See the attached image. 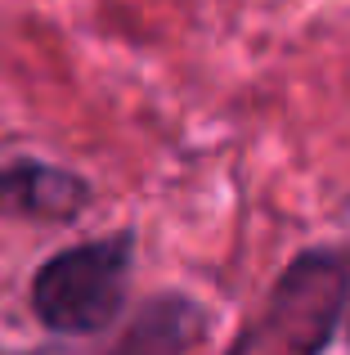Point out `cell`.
<instances>
[{"label": "cell", "instance_id": "cell-1", "mask_svg": "<svg viewBox=\"0 0 350 355\" xmlns=\"http://www.w3.org/2000/svg\"><path fill=\"white\" fill-rule=\"evenodd\" d=\"M350 306V252L310 248L270 284L225 355H324Z\"/></svg>", "mask_w": 350, "mask_h": 355}, {"label": "cell", "instance_id": "cell-2", "mask_svg": "<svg viewBox=\"0 0 350 355\" xmlns=\"http://www.w3.org/2000/svg\"><path fill=\"white\" fill-rule=\"evenodd\" d=\"M131 270H135V234L131 230H117L108 239L63 248L32 279L36 320L54 333H68V338L104 333L126 306Z\"/></svg>", "mask_w": 350, "mask_h": 355}, {"label": "cell", "instance_id": "cell-3", "mask_svg": "<svg viewBox=\"0 0 350 355\" xmlns=\"http://www.w3.org/2000/svg\"><path fill=\"white\" fill-rule=\"evenodd\" d=\"M86 207H90V184L63 166L23 157V162L0 171V216L63 225V220L81 216Z\"/></svg>", "mask_w": 350, "mask_h": 355}, {"label": "cell", "instance_id": "cell-4", "mask_svg": "<svg viewBox=\"0 0 350 355\" xmlns=\"http://www.w3.org/2000/svg\"><path fill=\"white\" fill-rule=\"evenodd\" d=\"M202 324H207V315L198 302L180 293L153 297L131 320V329L122 333L113 355H189V347L202 338Z\"/></svg>", "mask_w": 350, "mask_h": 355}, {"label": "cell", "instance_id": "cell-5", "mask_svg": "<svg viewBox=\"0 0 350 355\" xmlns=\"http://www.w3.org/2000/svg\"><path fill=\"white\" fill-rule=\"evenodd\" d=\"M346 333H350V329H346Z\"/></svg>", "mask_w": 350, "mask_h": 355}]
</instances>
